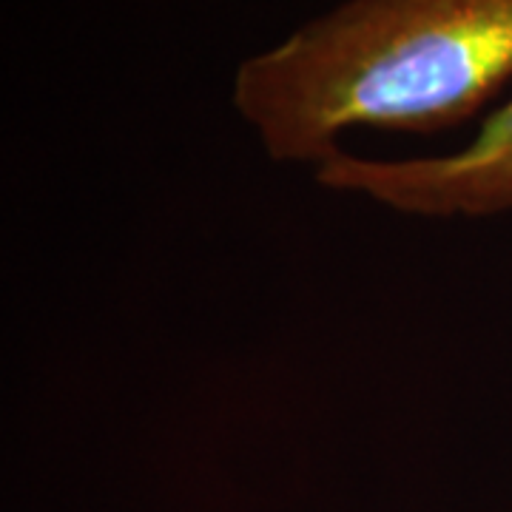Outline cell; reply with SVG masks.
Here are the masks:
<instances>
[{"mask_svg": "<svg viewBox=\"0 0 512 512\" xmlns=\"http://www.w3.org/2000/svg\"><path fill=\"white\" fill-rule=\"evenodd\" d=\"M512 83V0H342L245 57L231 106L282 165L319 168L342 134H439Z\"/></svg>", "mask_w": 512, "mask_h": 512, "instance_id": "6da1fadb", "label": "cell"}, {"mask_svg": "<svg viewBox=\"0 0 512 512\" xmlns=\"http://www.w3.org/2000/svg\"><path fill=\"white\" fill-rule=\"evenodd\" d=\"M316 185L427 220H481L512 211V97L487 111L464 146L444 154L373 160L345 148L313 168Z\"/></svg>", "mask_w": 512, "mask_h": 512, "instance_id": "7a4b0ae2", "label": "cell"}]
</instances>
